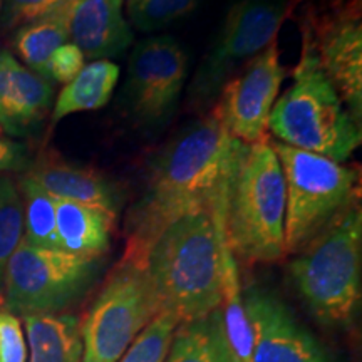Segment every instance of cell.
Here are the masks:
<instances>
[{
	"instance_id": "obj_1",
	"label": "cell",
	"mask_w": 362,
	"mask_h": 362,
	"mask_svg": "<svg viewBox=\"0 0 362 362\" xmlns=\"http://www.w3.org/2000/svg\"><path fill=\"white\" fill-rule=\"evenodd\" d=\"M247 148L230 136L215 106L176 134L155 158L144 193L129 210L121 260L143 269L151 243L178 216L197 210L225 214Z\"/></svg>"
},
{
	"instance_id": "obj_2",
	"label": "cell",
	"mask_w": 362,
	"mask_h": 362,
	"mask_svg": "<svg viewBox=\"0 0 362 362\" xmlns=\"http://www.w3.org/2000/svg\"><path fill=\"white\" fill-rule=\"evenodd\" d=\"M230 252L223 211H189L165 226L143 265L160 310L189 322L220 309Z\"/></svg>"
},
{
	"instance_id": "obj_3",
	"label": "cell",
	"mask_w": 362,
	"mask_h": 362,
	"mask_svg": "<svg viewBox=\"0 0 362 362\" xmlns=\"http://www.w3.org/2000/svg\"><path fill=\"white\" fill-rule=\"evenodd\" d=\"M297 253L291 262V279L310 314L325 327L351 324L361 302V198Z\"/></svg>"
},
{
	"instance_id": "obj_4",
	"label": "cell",
	"mask_w": 362,
	"mask_h": 362,
	"mask_svg": "<svg viewBox=\"0 0 362 362\" xmlns=\"http://www.w3.org/2000/svg\"><path fill=\"white\" fill-rule=\"evenodd\" d=\"M292 84L269 117V129L280 143L344 163L359 148L362 133L341 96L324 74L309 40L302 39Z\"/></svg>"
},
{
	"instance_id": "obj_5",
	"label": "cell",
	"mask_w": 362,
	"mask_h": 362,
	"mask_svg": "<svg viewBox=\"0 0 362 362\" xmlns=\"http://www.w3.org/2000/svg\"><path fill=\"white\" fill-rule=\"evenodd\" d=\"M285 202L284 171L267 136L248 144L226 197L225 237L235 259L247 265L282 259Z\"/></svg>"
},
{
	"instance_id": "obj_6",
	"label": "cell",
	"mask_w": 362,
	"mask_h": 362,
	"mask_svg": "<svg viewBox=\"0 0 362 362\" xmlns=\"http://www.w3.org/2000/svg\"><path fill=\"white\" fill-rule=\"evenodd\" d=\"M285 180V253H297L359 193V171L329 158L272 141Z\"/></svg>"
},
{
	"instance_id": "obj_7",
	"label": "cell",
	"mask_w": 362,
	"mask_h": 362,
	"mask_svg": "<svg viewBox=\"0 0 362 362\" xmlns=\"http://www.w3.org/2000/svg\"><path fill=\"white\" fill-rule=\"evenodd\" d=\"M300 4L302 0H238L233 4L189 83V107L210 106L235 72L277 42L280 27Z\"/></svg>"
},
{
	"instance_id": "obj_8",
	"label": "cell",
	"mask_w": 362,
	"mask_h": 362,
	"mask_svg": "<svg viewBox=\"0 0 362 362\" xmlns=\"http://www.w3.org/2000/svg\"><path fill=\"white\" fill-rule=\"evenodd\" d=\"M103 257L76 255L25 243L12 253L4 277V307L13 315L59 314L88 292Z\"/></svg>"
},
{
	"instance_id": "obj_9",
	"label": "cell",
	"mask_w": 362,
	"mask_h": 362,
	"mask_svg": "<svg viewBox=\"0 0 362 362\" xmlns=\"http://www.w3.org/2000/svg\"><path fill=\"white\" fill-rule=\"evenodd\" d=\"M160 312L144 269L119 260L81 324L83 362H117Z\"/></svg>"
},
{
	"instance_id": "obj_10",
	"label": "cell",
	"mask_w": 362,
	"mask_h": 362,
	"mask_svg": "<svg viewBox=\"0 0 362 362\" xmlns=\"http://www.w3.org/2000/svg\"><path fill=\"white\" fill-rule=\"evenodd\" d=\"M302 39L309 40L324 74L352 119H362L361 0H329L305 6L298 17Z\"/></svg>"
},
{
	"instance_id": "obj_11",
	"label": "cell",
	"mask_w": 362,
	"mask_h": 362,
	"mask_svg": "<svg viewBox=\"0 0 362 362\" xmlns=\"http://www.w3.org/2000/svg\"><path fill=\"white\" fill-rule=\"evenodd\" d=\"M188 76V54L168 35L148 37L129 56L123 88L136 128L156 133L173 119Z\"/></svg>"
},
{
	"instance_id": "obj_12",
	"label": "cell",
	"mask_w": 362,
	"mask_h": 362,
	"mask_svg": "<svg viewBox=\"0 0 362 362\" xmlns=\"http://www.w3.org/2000/svg\"><path fill=\"white\" fill-rule=\"evenodd\" d=\"M288 69L280 62L277 42L250 59L218 94L216 111L226 131L245 144L267 138L269 117Z\"/></svg>"
},
{
	"instance_id": "obj_13",
	"label": "cell",
	"mask_w": 362,
	"mask_h": 362,
	"mask_svg": "<svg viewBox=\"0 0 362 362\" xmlns=\"http://www.w3.org/2000/svg\"><path fill=\"white\" fill-rule=\"evenodd\" d=\"M253 334L252 362H324L327 354L291 310L272 293L250 288L243 296Z\"/></svg>"
},
{
	"instance_id": "obj_14",
	"label": "cell",
	"mask_w": 362,
	"mask_h": 362,
	"mask_svg": "<svg viewBox=\"0 0 362 362\" xmlns=\"http://www.w3.org/2000/svg\"><path fill=\"white\" fill-rule=\"evenodd\" d=\"M24 175L56 200L104 208L112 214H117L123 200L115 181L88 166L66 161L54 151H44L33 160V165Z\"/></svg>"
},
{
	"instance_id": "obj_15",
	"label": "cell",
	"mask_w": 362,
	"mask_h": 362,
	"mask_svg": "<svg viewBox=\"0 0 362 362\" xmlns=\"http://www.w3.org/2000/svg\"><path fill=\"white\" fill-rule=\"evenodd\" d=\"M124 0H74L69 39L93 61L121 56L133 44V30L123 12Z\"/></svg>"
},
{
	"instance_id": "obj_16",
	"label": "cell",
	"mask_w": 362,
	"mask_h": 362,
	"mask_svg": "<svg viewBox=\"0 0 362 362\" xmlns=\"http://www.w3.org/2000/svg\"><path fill=\"white\" fill-rule=\"evenodd\" d=\"M116 214L104 208L56 200L59 248L76 255L103 257L111 243Z\"/></svg>"
},
{
	"instance_id": "obj_17",
	"label": "cell",
	"mask_w": 362,
	"mask_h": 362,
	"mask_svg": "<svg viewBox=\"0 0 362 362\" xmlns=\"http://www.w3.org/2000/svg\"><path fill=\"white\" fill-rule=\"evenodd\" d=\"M30 362H83V337L78 317L33 314L24 317Z\"/></svg>"
},
{
	"instance_id": "obj_18",
	"label": "cell",
	"mask_w": 362,
	"mask_h": 362,
	"mask_svg": "<svg viewBox=\"0 0 362 362\" xmlns=\"http://www.w3.org/2000/svg\"><path fill=\"white\" fill-rule=\"evenodd\" d=\"M119 67L111 61H94L62 88L54 103L52 124L76 112L96 111L106 106L115 93Z\"/></svg>"
},
{
	"instance_id": "obj_19",
	"label": "cell",
	"mask_w": 362,
	"mask_h": 362,
	"mask_svg": "<svg viewBox=\"0 0 362 362\" xmlns=\"http://www.w3.org/2000/svg\"><path fill=\"white\" fill-rule=\"evenodd\" d=\"M74 0L59 11L16 29L12 47L27 69L37 72L45 79V64L51 54L69 42V17Z\"/></svg>"
},
{
	"instance_id": "obj_20",
	"label": "cell",
	"mask_w": 362,
	"mask_h": 362,
	"mask_svg": "<svg viewBox=\"0 0 362 362\" xmlns=\"http://www.w3.org/2000/svg\"><path fill=\"white\" fill-rule=\"evenodd\" d=\"M165 362H230L220 309L202 319L181 322Z\"/></svg>"
},
{
	"instance_id": "obj_21",
	"label": "cell",
	"mask_w": 362,
	"mask_h": 362,
	"mask_svg": "<svg viewBox=\"0 0 362 362\" xmlns=\"http://www.w3.org/2000/svg\"><path fill=\"white\" fill-rule=\"evenodd\" d=\"M52 98L51 81L27 69L16 59L12 64V136L33 133L47 116Z\"/></svg>"
},
{
	"instance_id": "obj_22",
	"label": "cell",
	"mask_w": 362,
	"mask_h": 362,
	"mask_svg": "<svg viewBox=\"0 0 362 362\" xmlns=\"http://www.w3.org/2000/svg\"><path fill=\"white\" fill-rule=\"evenodd\" d=\"M17 188L22 198V216H24L22 240L33 247L61 250L56 230V198L44 192L27 175L21 176Z\"/></svg>"
},
{
	"instance_id": "obj_23",
	"label": "cell",
	"mask_w": 362,
	"mask_h": 362,
	"mask_svg": "<svg viewBox=\"0 0 362 362\" xmlns=\"http://www.w3.org/2000/svg\"><path fill=\"white\" fill-rule=\"evenodd\" d=\"M180 324L178 315L170 310H161L138 334L117 362H165Z\"/></svg>"
},
{
	"instance_id": "obj_24",
	"label": "cell",
	"mask_w": 362,
	"mask_h": 362,
	"mask_svg": "<svg viewBox=\"0 0 362 362\" xmlns=\"http://www.w3.org/2000/svg\"><path fill=\"white\" fill-rule=\"evenodd\" d=\"M22 233L24 216L19 188L11 176H0V293L4 291L7 264L22 242Z\"/></svg>"
},
{
	"instance_id": "obj_25",
	"label": "cell",
	"mask_w": 362,
	"mask_h": 362,
	"mask_svg": "<svg viewBox=\"0 0 362 362\" xmlns=\"http://www.w3.org/2000/svg\"><path fill=\"white\" fill-rule=\"evenodd\" d=\"M198 6V0H128L129 24L141 33H155L183 19Z\"/></svg>"
},
{
	"instance_id": "obj_26",
	"label": "cell",
	"mask_w": 362,
	"mask_h": 362,
	"mask_svg": "<svg viewBox=\"0 0 362 362\" xmlns=\"http://www.w3.org/2000/svg\"><path fill=\"white\" fill-rule=\"evenodd\" d=\"M71 0H4L2 6V27L6 30L19 29L49 13L59 11Z\"/></svg>"
},
{
	"instance_id": "obj_27",
	"label": "cell",
	"mask_w": 362,
	"mask_h": 362,
	"mask_svg": "<svg viewBox=\"0 0 362 362\" xmlns=\"http://www.w3.org/2000/svg\"><path fill=\"white\" fill-rule=\"evenodd\" d=\"M84 59L78 45L72 42L62 44L51 54L45 64V79L66 86L83 71Z\"/></svg>"
},
{
	"instance_id": "obj_28",
	"label": "cell",
	"mask_w": 362,
	"mask_h": 362,
	"mask_svg": "<svg viewBox=\"0 0 362 362\" xmlns=\"http://www.w3.org/2000/svg\"><path fill=\"white\" fill-rule=\"evenodd\" d=\"M0 362H27V344L17 315L0 307Z\"/></svg>"
},
{
	"instance_id": "obj_29",
	"label": "cell",
	"mask_w": 362,
	"mask_h": 362,
	"mask_svg": "<svg viewBox=\"0 0 362 362\" xmlns=\"http://www.w3.org/2000/svg\"><path fill=\"white\" fill-rule=\"evenodd\" d=\"M30 165L29 148L0 134V173H25Z\"/></svg>"
},
{
	"instance_id": "obj_30",
	"label": "cell",
	"mask_w": 362,
	"mask_h": 362,
	"mask_svg": "<svg viewBox=\"0 0 362 362\" xmlns=\"http://www.w3.org/2000/svg\"><path fill=\"white\" fill-rule=\"evenodd\" d=\"M0 307H4V296L0 293Z\"/></svg>"
},
{
	"instance_id": "obj_31",
	"label": "cell",
	"mask_w": 362,
	"mask_h": 362,
	"mask_svg": "<svg viewBox=\"0 0 362 362\" xmlns=\"http://www.w3.org/2000/svg\"><path fill=\"white\" fill-rule=\"evenodd\" d=\"M2 6H4V0H0V17H2Z\"/></svg>"
},
{
	"instance_id": "obj_32",
	"label": "cell",
	"mask_w": 362,
	"mask_h": 362,
	"mask_svg": "<svg viewBox=\"0 0 362 362\" xmlns=\"http://www.w3.org/2000/svg\"><path fill=\"white\" fill-rule=\"evenodd\" d=\"M324 362H332V361H330V359H329V357H325V361H324Z\"/></svg>"
},
{
	"instance_id": "obj_33",
	"label": "cell",
	"mask_w": 362,
	"mask_h": 362,
	"mask_svg": "<svg viewBox=\"0 0 362 362\" xmlns=\"http://www.w3.org/2000/svg\"><path fill=\"white\" fill-rule=\"evenodd\" d=\"M0 133H2V131H0Z\"/></svg>"
}]
</instances>
